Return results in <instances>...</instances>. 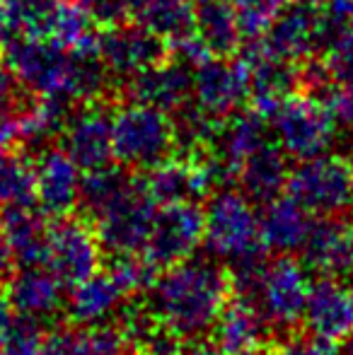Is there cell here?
<instances>
[{
    "instance_id": "cell-16",
    "label": "cell",
    "mask_w": 353,
    "mask_h": 355,
    "mask_svg": "<svg viewBox=\"0 0 353 355\" xmlns=\"http://www.w3.org/2000/svg\"><path fill=\"white\" fill-rule=\"evenodd\" d=\"M300 254L307 271L346 281L353 276V227L344 215L315 220Z\"/></svg>"
},
{
    "instance_id": "cell-27",
    "label": "cell",
    "mask_w": 353,
    "mask_h": 355,
    "mask_svg": "<svg viewBox=\"0 0 353 355\" xmlns=\"http://www.w3.org/2000/svg\"><path fill=\"white\" fill-rule=\"evenodd\" d=\"M131 17L167 44L196 32V10L191 0H133Z\"/></svg>"
},
{
    "instance_id": "cell-48",
    "label": "cell",
    "mask_w": 353,
    "mask_h": 355,
    "mask_svg": "<svg viewBox=\"0 0 353 355\" xmlns=\"http://www.w3.org/2000/svg\"><path fill=\"white\" fill-rule=\"evenodd\" d=\"M191 3H203V0H191Z\"/></svg>"
},
{
    "instance_id": "cell-40",
    "label": "cell",
    "mask_w": 353,
    "mask_h": 355,
    "mask_svg": "<svg viewBox=\"0 0 353 355\" xmlns=\"http://www.w3.org/2000/svg\"><path fill=\"white\" fill-rule=\"evenodd\" d=\"M12 39H19L12 0H0V49L12 42Z\"/></svg>"
},
{
    "instance_id": "cell-34",
    "label": "cell",
    "mask_w": 353,
    "mask_h": 355,
    "mask_svg": "<svg viewBox=\"0 0 353 355\" xmlns=\"http://www.w3.org/2000/svg\"><path fill=\"white\" fill-rule=\"evenodd\" d=\"M327 68L334 83L353 87V22L344 24L327 46Z\"/></svg>"
},
{
    "instance_id": "cell-45",
    "label": "cell",
    "mask_w": 353,
    "mask_h": 355,
    "mask_svg": "<svg viewBox=\"0 0 353 355\" xmlns=\"http://www.w3.org/2000/svg\"><path fill=\"white\" fill-rule=\"evenodd\" d=\"M247 355H283V351H278V348H271V346H264V348H257V351L247 353Z\"/></svg>"
},
{
    "instance_id": "cell-9",
    "label": "cell",
    "mask_w": 353,
    "mask_h": 355,
    "mask_svg": "<svg viewBox=\"0 0 353 355\" xmlns=\"http://www.w3.org/2000/svg\"><path fill=\"white\" fill-rule=\"evenodd\" d=\"M155 215L157 203L150 198L143 179L136 177L133 187L92 225L104 252L112 257H126V254H141L146 249Z\"/></svg>"
},
{
    "instance_id": "cell-15",
    "label": "cell",
    "mask_w": 353,
    "mask_h": 355,
    "mask_svg": "<svg viewBox=\"0 0 353 355\" xmlns=\"http://www.w3.org/2000/svg\"><path fill=\"white\" fill-rule=\"evenodd\" d=\"M83 169L63 145H46L34 157L37 174V206L44 215L63 218L80 203Z\"/></svg>"
},
{
    "instance_id": "cell-14",
    "label": "cell",
    "mask_w": 353,
    "mask_h": 355,
    "mask_svg": "<svg viewBox=\"0 0 353 355\" xmlns=\"http://www.w3.org/2000/svg\"><path fill=\"white\" fill-rule=\"evenodd\" d=\"M327 22L329 17L322 8V0H293L281 10L261 39L273 56L300 63L325 44Z\"/></svg>"
},
{
    "instance_id": "cell-39",
    "label": "cell",
    "mask_w": 353,
    "mask_h": 355,
    "mask_svg": "<svg viewBox=\"0 0 353 355\" xmlns=\"http://www.w3.org/2000/svg\"><path fill=\"white\" fill-rule=\"evenodd\" d=\"M34 355H71V329L49 331Z\"/></svg>"
},
{
    "instance_id": "cell-3",
    "label": "cell",
    "mask_w": 353,
    "mask_h": 355,
    "mask_svg": "<svg viewBox=\"0 0 353 355\" xmlns=\"http://www.w3.org/2000/svg\"><path fill=\"white\" fill-rule=\"evenodd\" d=\"M203 244L213 257L232 263L261 261L266 247L261 242V223L255 201L235 189H218L206 203Z\"/></svg>"
},
{
    "instance_id": "cell-25",
    "label": "cell",
    "mask_w": 353,
    "mask_h": 355,
    "mask_svg": "<svg viewBox=\"0 0 353 355\" xmlns=\"http://www.w3.org/2000/svg\"><path fill=\"white\" fill-rule=\"evenodd\" d=\"M46 227L49 225L34 206H15L0 213V230L8 237L19 266H44Z\"/></svg>"
},
{
    "instance_id": "cell-18",
    "label": "cell",
    "mask_w": 353,
    "mask_h": 355,
    "mask_svg": "<svg viewBox=\"0 0 353 355\" xmlns=\"http://www.w3.org/2000/svg\"><path fill=\"white\" fill-rule=\"evenodd\" d=\"M143 184L157 208L187 201L201 203V198L208 196L213 189L203 157H187V155H172L165 162L148 169Z\"/></svg>"
},
{
    "instance_id": "cell-33",
    "label": "cell",
    "mask_w": 353,
    "mask_h": 355,
    "mask_svg": "<svg viewBox=\"0 0 353 355\" xmlns=\"http://www.w3.org/2000/svg\"><path fill=\"white\" fill-rule=\"evenodd\" d=\"M44 336H46V331L42 329L39 319L19 314L17 319H12L8 331L3 334L0 346L8 355H34L42 346Z\"/></svg>"
},
{
    "instance_id": "cell-24",
    "label": "cell",
    "mask_w": 353,
    "mask_h": 355,
    "mask_svg": "<svg viewBox=\"0 0 353 355\" xmlns=\"http://www.w3.org/2000/svg\"><path fill=\"white\" fill-rule=\"evenodd\" d=\"M126 297V290L119 285L117 278L112 276V271L99 268L94 276L73 285V293L66 302L68 319L73 324H78V327L104 324V319L112 317Z\"/></svg>"
},
{
    "instance_id": "cell-42",
    "label": "cell",
    "mask_w": 353,
    "mask_h": 355,
    "mask_svg": "<svg viewBox=\"0 0 353 355\" xmlns=\"http://www.w3.org/2000/svg\"><path fill=\"white\" fill-rule=\"evenodd\" d=\"M322 8L339 22H353V0H322Z\"/></svg>"
},
{
    "instance_id": "cell-26",
    "label": "cell",
    "mask_w": 353,
    "mask_h": 355,
    "mask_svg": "<svg viewBox=\"0 0 353 355\" xmlns=\"http://www.w3.org/2000/svg\"><path fill=\"white\" fill-rule=\"evenodd\" d=\"M193 10H196V34L213 56L232 58L240 53L245 34L230 0H203L196 3Z\"/></svg>"
},
{
    "instance_id": "cell-11",
    "label": "cell",
    "mask_w": 353,
    "mask_h": 355,
    "mask_svg": "<svg viewBox=\"0 0 353 355\" xmlns=\"http://www.w3.org/2000/svg\"><path fill=\"white\" fill-rule=\"evenodd\" d=\"M61 145L80 169H97L114 159V109L107 97L78 102L61 131Z\"/></svg>"
},
{
    "instance_id": "cell-23",
    "label": "cell",
    "mask_w": 353,
    "mask_h": 355,
    "mask_svg": "<svg viewBox=\"0 0 353 355\" xmlns=\"http://www.w3.org/2000/svg\"><path fill=\"white\" fill-rule=\"evenodd\" d=\"M291 172L286 150L278 143L266 141L242 162L235 184L255 203H268L288 189Z\"/></svg>"
},
{
    "instance_id": "cell-32",
    "label": "cell",
    "mask_w": 353,
    "mask_h": 355,
    "mask_svg": "<svg viewBox=\"0 0 353 355\" xmlns=\"http://www.w3.org/2000/svg\"><path fill=\"white\" fill-rule=\"evenodd\" d=\"M245 39L264 37L273 19L286 8V0H230Z\"/></svg>"
},
{
    "instance_id": "cell-10",
    "label": "cell",
    "mask_w": 353,
    "mask_h": 355,
    "mask_svg": "<svg viewBox=\"0 0 353 355\" xmlns=\"http://www.w3.org/2000/svg\"><path fill=\"white\" fill-rule=\"evenodd\" d=\"M203 232H206V211L198 201L160 206L150 239L141 254L155 271H165L193 257V252L203 244Z\"/></svg>"
},
{
    "instance_id": "cell-46",
    "label": "cell",
    "mask_w": 353,
    "mask_h": 355,
    "mask_svg": "<svg viewBox=\"0 0 353 355\" xmlns=\"http://www.w3.org/2000/svg\"><path fill=\"white\" fill-rule=\"evenodd\" d=\"M341 355H353V334L349 338H344V341H341Z\"/></svg>"
},
{
    "instance_id": "cell-20",
    "label": "cell",
    "mask_w": 353,
    "mask_h": 355,
    "mask_svg": "<svg viewBox=\"0 0 353 355\" xmlns=\"http://www.w3.org/2000/svg\"><path fill=\"white\" fill-rule=\"evenodd\" d=\"M211 331L213 341L223 348L225 355H247L257 348L268 346L273 329L252 300L232 293Z\"/></svg>"
},
{
    "instance_id": "cell-7",
    "label": "cell",
    "mask_w": 353,
    "mask_h": 355,
    "mask_svg": "<svg viewBox=\"0 0 353 355\" xmlns=\"http://www.w3.org/2000/svg\"><path fill=\"white\" fill-rule=\"evenodd\" d=\"M268 123L273 128L276 143L286 150L288 157L295 159L325 155L334 143L336 126H339L325 102L307 92H295L278 104Z\"/></svg>"
},
{
    "instance_id": "cell-47",
    "label": "cell",
    "mask_w": 353,
    "mask_h": 355,
    "mask_svg": "<svg viewBox=\"0 0 353 355\" xmlns=\"http://www.w3.org/2000/svg\"><path fill=\"white\" fill-rule=\"evenodd\" d=\"M0 355H8V353H5V351H3V346H0Z\"/></svg>"
},
{
    "instance_id": "cell-38",
    "label": "cell",
    "mask_w": 353,
    "mask_h": 355,
    "mask_svg": "<svg viewBox=\"0 0 353 355\" xmlns=\"http://www.w3.org/2000/svg\"><path fill=\"white\" fill-rule=\"evenodd\" d=\"M27 99H29V92L22 87L17 75L10 68L8 58L0 51V109L19 107V104H24Z\"/></svg>"
},
{
    "instance_id": "cell-44",
    "label": "cell",
    "mask_w": 353,
    "mask_h": 355,
    "mask_svg": "<svg viewBox=\"0 0 353 355\" xmlns=\"http://www.w3.org/2000/svg\"><path fill=\"white\" fill-rule=\"evenodd\" d=\"M12 319H15V309H12L10 297H8V290L0 288V338H3V334L8 331V327L12 324Z\"/></svg>"
},
{
    "instance_id": "cell-43",
    "label": "cell",
    "mask_w": 353,
    "mask_h": 355,
    "mask_svg": "<svg viewBox=\"0 0 353 355\" xmlns=\"http://www.w3.org/2000/svg\"><path fill=\"white\" fill-rule=\"evenodd\" d=\"M15 254L12 249H10V242L8 237H5V232L0 230V283L8 281L10 276H12V266H15Z\"/></svg>"
},
{
    "instance_id": "cell-19",
    "label": "cell",
    "mask_w": 353,
    "mask_h": 355,
    "mask_svg": "<svg viewBox=\"0 0 353 355\" xmlns=\"http://www.w3.org/2000/svg\"><path fill=\"white\" fill-rule=\"evenodd\" d=\"M123 97L172 114L193 97V68L177 58L157 63L123 83Z\"/></svg>"
},
{
    "instance_id": "cell-29",
    "label": "cell",
    "mask_w": 353,
    "mask_h": 355,
    "mask_svg": "<svg viewBox=\"0 0 353 355\" xmlns=\"http://www.w3.org/2000/svg\"><path fill=\"white\" fill-rule=\"evenodd\" d=\"M37 203V174L29 150L0 148V211Z\"/></svg>"
},
{
    "instance_id": "cell-30",
    "label": "cell",
    "mask_w": 353,
    "mask_h": 355,
    "mask_svg": "<svg viewBox=\"0 0 353 355\" xmlns=\"http://www.w3.org/2000/svg\"><path fill=\"white\" fill-rule=\"evenodd\" d=\"M63 0H12L19 39L49 42L56 27Z\"/></svg>"
},
{
    "instance_id": "cell-4",
    "label": "cell",
    "mask_w": 353,
    "mask_h": 355,
    "mask_svg": "<svg viewBox=\"0 0 353 355\" xmlns=\"http://www.w3.org/2000/svg\"><path fill=\"white\" fill-rule=\"evenodd\" d=\"M175 153V123L167 112L133 99L114 109V159L119 164L148 172Z\"/></svg>"
},
{
    "instance_id": "cell-50",
    "label": "cell",
    "mask_w": 353,
    "mask_h": 355,
    "mask_svg": "<svg viewBox=\"0 0 353 355\" xmlns=\"http://www.w3.org/2000/svg\"><path fill=\"white\" fill-rule=\"evenodd\" d=\"M351 227H353V225H351Z\"/></svg>"
},
{
    "instance_id": "cell-1",
    "label": "cell",
    "mask_w": 353,
    "mask_h": 355,
    "mask_svg": "<svg viewBox=\"0 0 353 355\" xmlns=\"http://www.w3.org/2000/svg\"><path fill=\"white\" fill-rule=\"evenodd\" d=\"M0 51L32 97L78 104L107 97L112 87L99 51H76L44 39H12Z\"/></svg>"
},
{
    "instance_id": "cell-41",
    "label": "cell",
    "mask_w": 353,
    "mask_h": 355,
    "mask_svg": "<svg viewBox=\"0 0 353 355\" xmlns=\"http://www.w3.org/2000/svg\"><path fill=\"white\" fill-rule=\"evenodd\" d=\"M179 355H225L223 348L218 346L213 338H203V336H196V338H187L182 346V353Z\"/></svg>"
},
{
    "instance_id": "cell-13",
    "label": "cell",
    "mask_w": 353,
    "mask_h": 355,
    "mask_svg": "<svg viewBox=\"0 0 353 355\" xmlns=\"http://www.w3.org/2000/svg\"><path fill=\"white\" fill-rule=\"evenodd\" d=\"M250 68L242 58L211 56L193 68V102L218 121H225L250 102Z\"/></svg>"
},
{
    "instance_id": "cell-12",
    "label": "cell",
    "mask_w": 353,
    "mask_h": 355,
    "mask_svg": "<svg viewBox=\"0 0 353 355\" xmlns=\"http://www.w3.org/2000/svg\"><path fill=\"white\" fill-rule=\"evenodd\" d=\"M99 58L112 78L131 80L170 58V44L141 22H121L102 27L99 32Z\"/></svg>"
},
{
    "instance_id": "cell-36",
    "label": "cell",
    "mask_w": 353,
    "mask_h": 355,
    "mask_svg": "<svg viewBox=\"0 0 353 355\" xmlns=\"http://www.w3.org/2000/svg\"><path fill=\"white\" fill-rule=\"evenodd\" d=\"M281 351L283 355H341L339 343L317 336V334H312V331L291 334Z\"/></svg>"
},
{
    "instance_id": "cell-37",
    "label": "cell",
    "mask_w": 353,
    "mask_h": 355,
    "mask_svg": "<svg viewBox=\"0 0 353 355\" xmlns=\"http://www.w3.org/2000/svg\"><path fill=\"white\" fill-rule=\"evenodd\" d=\"M317 99L325 102V107L329 109V114L339 126H353V87L334 83Z\"/></svg>"
},
{
    "instance_id": "cell-35",
    "label": "cell",
    "mask_w": 353,
    "mask_h": 355,
    "mask_svg": "<svg viewBox=\"0 0 353 355\" xmlns=\"http://www.w3.org/2000/svg\"><path fill=\"white\" fill-rule=\"evenodd\" d=\"M80 3L85 5L89 17L99 27L128 22L133 15V0H80Z\"/></svg>"
},
{
    "instance_id": "cell-17",
    "label": "cell",
    "mask_w": 353,
    "mask_h": 355,
    "mask_svg": "<svg viewBox=\"0 0 353 355\" xmlns=\"http://www.w3.org/2000/svg\"><path fill=\"white\" fill-rule=\"evenodd\" d=\"M302 324L307 331L329 341L341 343L349 338L353 334V288L341 278L317 276L310 283Z\"/></svg>"
},
{
    "instance_id": "cell-5",
    "label": "cell",
    "mask_w": 353,
    "mask_h": 355,
    "mask_svg": "<svg viewBox=\"0 0 353 355\" xmlns=\"http://www.w3.org/2000/svg\"><path fill=\"white\" fill-rule=\"evenodd\" d=\"M307 295H310V278L305 263L293 259L291 254H276V259L261 266L255 290L247 300H252L261 309L271 329L291 336L302 324Z\"/></svg>"
},
{
    "instance_id": "cell-2",
    "label": "cell",
    "mask_w": 353,
    "mask_h": 355,
    "mask_svg": "<svg viewBox=\"0 0 353 355\" xmlns=\"http://www.w3.org/2000/svg\"><path fill=\"white\" fill-rule=\"evenodd\" d=\"M232 297L230 271L213 259H187L157 273L148 290V307L179 338H196L213 329Z\"/></svg>"
},
{
    "instance_id": "cell-31",
    "label": "cell",
    "mask_w": 353,
    "mask_h": 355,
    "mask_svg": "<svg viewBox=\"0 0 353 355\" xmlns=\"http://www.w3.org/2000/svg\"><path fill=\"white\" fill-rule=\"evenodd\" d=\"M131 351L119 327L92 324L71 329V355H126Z\"/></svg>"
},
{
    "instance_id": "cell-49",
    "label": "cell",
    "mask_w": 353,
    "mask_h": 355,
    "mask_svg": "<svg viewBox=\"0 0 353 355\" xmlns=\"http://www.w3.org/2000/svg\"><path fill=\"white\" fill-rule=\"evenodd\" d=\"M351 162H353V159H351Z\"/></svg>"
},
{
    "instance_id": "cell-22",
    "label": "cell",
    "mask_w": 353,
    "mask_h": 355,
    "mask_svg": "<svg viewBox=\"0 0 353 355\" xmlns=\"http://www.w3.org/2000/svg\"><path fill=\"white\" fill-rule=\"evenodd\" d=\"M261 223V242L266 252L273 254H293L300 252L307 234L312 230V213L302 206L298 198L278 196L264 203V213L259 215Z\"/></svg>"
},
{
    "instance_id": "cell-21",
    "label": "cell",
    "mask_w": 353,
    "mask_h": 355,
    "mask_svg": "<svg viewBox=\"0 0 353 355\" xmlns=\"http://www.w3.org/2000/svg\"><path fill=\"white\" fill-rule=\"evenodd\" d=\"M8 297L17 314L49 319L66 307L63 285L46 266H19V273L8 278Z\"/></svg>"
},
{
    "instance_id": "cell-6",
    "label": "cell",
    "mask_w": 353,
    "mask_h": 355,
    "mask_svg": "<svg viewBox=\"0 0 353 355\" xmlns=\"http://www.w3.org/2000/svg\"><path fill=\"white\" fill-rule=\"evenodd\" d=\"M288 193L317 218L346 215L353 208V162L327 153L300 159L288 179Z\"/></svg>"
},
{
    "instance_id": "cell-28",
    "label": "cell",
    "mask_w": 353,
    "mask_h": 355,
    "mask_svg": "<svg viewBox=\"0 0 353 355\" xmlns=\"http://www.w3.org/2000/svg\"><path fill=\"white\" fill-rule=\"evenodd\" d=\"M136 182L133 169H126L123 164L114 167V164H104L97 169H87L80 184V211L83 215L94 223L104 211L114 206L128 189Z\"/></svg>"
},
{
    "instance_id": "cell-8",
    "label": "cell",
    "mask_w": 353,
    "mask_h": 355,
    "mask_svg": "<svg viewBox=\"0 0 353 355\" xmlns=\"http://www.w3.org/2000/svg\"><path fill=\"white\" fill-rule=\"evenodd\" d=\"M104 247L94 225L87 218H56L46 227L44 266L58 276L63 285H78L102 268Z\"/></svg>"
}]
</instances>
